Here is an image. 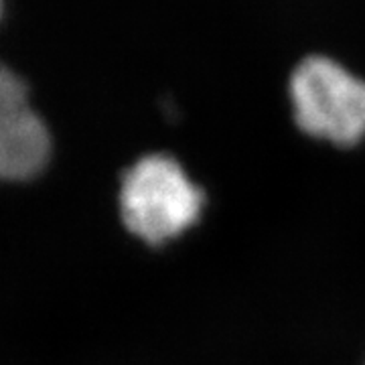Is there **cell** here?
Wrapping results in <instances>:
<instances>
[{
    "label": "cell",
    "instance_id": "cell-2",
    "mask_svg": "<svg viewBox=\"0 0 365 365\" xmlns=\"http://www.w3.org/2000/svg\"><path fill=\"white\" fill-rule=\"evenodd\" d=\"M292 120L304 136L335 148L365 140V81L325 55L304 57L290 83Z\"/></svg>",
    "mask_w": 365,
    "mask_h": 365
},
{
    "label": "cell",
    "instance_id": "cell-3",
    "mask_svg": "<svg viewBox=\"0 0 365 365\" xmlns=\"http://www.w3.org/2000/svg\"><path fill=\"white\" fill-rule=\"evenodd\" d=\"M51 136L29 102L25 81L0 66V181H25L45 169Z\"/></svg>",
    "mask_w": 365,
    "mask_h": 365
},
{
    "label": "cell",
    "instance_id": "cell-1",
    "mask_svg": "<svg viewBox=\"0 0 365 365\" xmlns=\"http://www.w3.org/2000/svg\"><path fill=\"white\" fill-rule=\"evenodd\" d=\"M205 203V191L170 155L138 158L122 177V222L132 235L155 248L195 227Z\"/></svg>",
    "mask_w": 365,
    "mask_h": 365
}]
</instances>
